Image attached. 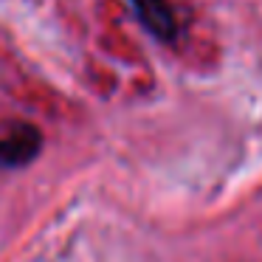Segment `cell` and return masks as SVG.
I'll list each match as a JSON object with an SVG mask.
<instances>
[{"label": "cell", "mask_w": 262, "mask_h": 262, "mask_svg": "<svg viewBox=\"0 0 262 262\" xmlns=\"http://www.w3.org/2000/svg\"><path fill=\"white\" fill-rule=\"evenodd\" d=\"M133 6L138 12V20L144 29L161 42L169 46H181L183 40V12L172 3V0H133Z\"/></svg>", "instance_id": "obj_1"}, {"label": "cell", "mask_w": 262, "mask_h": 262, "mask_svg": "<svg viewBox=\"0 0 262 262\" xmlns=\"http://www.w3.org/2000/svg\"><path fill=\"white\" fill-rule=\"evenodd\" d=\"M42 133L29 121H17L6 133H0V166H26L40 155Z\"/></svg>", "instance_id": "obj_2"}]
</instances>
